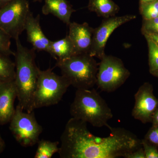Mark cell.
<instances>
[{
    "label": "cell",
    "instance_id": "cell-5",
    "mask_svg": "<svg viewBox=\"0 0 158 158\" xmlns=\"http://www.w3.org/2000/svg\"><path fill=\"white\" fill-rule=\"evenodd\" d=\"M70 86L68 79L55 73L52 69L40 70L34 93V110L57 104Z\"/></svg>",
    "mask_w": 158,
    "mask_h": 158
},
{
    "label": "cell",
    "instance_id": "cell-9",
    "mask_svg": "<svg viewBox=\"0 0 158 158\" xmlns=\"http://www.w3.org/2000/svg\"><path fill=\"white\" fill-rule=\"evenodd\" d=\"M136 18L135 15L105 18L99 27L94 29L89 55L101 60L106 55V44L111 34L118 27Z\"/></svg>",
    "mask_w": 158,
    "mask_h": 158
},
{
    "label": "cell",
    "instance_id": "cell-12",
    "mask_svg": "<svg viewBox=\"0 0 158 158\" xmlns=\"http://www.w3.org/2000/svg\"><path fill=\"white\" fill-rule=\"evenodd\" d=\"M17 92L14 81L0 82V124L10 122L14 115Z\"/></svg>",
    "mask_w": 158,
    "mask_h": 158
},
{
    "label": "cell",
    "instance_id": "cell-8",
    "mask_svg": "<svg viewBox=\"0 0 158 158\" xmlns=\"http://www.w3.org/2000/svg\"><path fill=\"white\" fill-rule=\"evenodd\" d=\"M31 12L27 0H12L0 8V28L15 40L25 31Z\"/></svg>",
    "mask_w": 158,
    "mask_h": 158
},
{
    "label": "cell",
    "instance_id": "cell-21",
    "mask_svg": "<svg viewBox=\"0 0 158 158\" xmlns=\"http://www.w3.org/2000/svg\"><path fill=\"white\" fill-rule=\"evenodd\" d=\"M11 37L0 28V54L9 56H15L11 49Z\"/></svg>",
    "mask_w": 158,
    "mask_h": 158
},
{
    "label": "cell",
    "instance_id": "cell-24",
    "mask_svg": "<svg viewBox=\"0 0 158 158\" xmlns=\"http://www.w3.org/2000/svg\"><path fill=\"white\" fill-rule=\"evenodd\" d=\"M158 26V17L149 20H143L141 32Z\"/></svg>",
    "mask_w": 158,
    "mask_h": 158
},
{
    "label": "cell",
    "instance_id": "cell-32",
    "mask_svg": "<svg viewBox=\"0 0 158 158\" xmlns=\"http://www.w3.org/2000/svg\"><path fill=\"white\" fill-rule=\"evenodd\" d=\"M151 73L152 75H153L154 76L157 77L158 78V70L153 72Z\"/></svg>",
    "mask_w": 158,
    "mask_h": 158
},
{
    "label": "cell",
    "instance_id": "cell-19",
    "mask_svg": "<svg viewBox=\"0 0 158 158\" xmlns=\"http://www.w3.org/2000/svg\"><path fill=\"white\" fill-rule=\"evenodd\" d=\"M144 36L148 45L149 70L151 73L158 70V47L149 37Z\"/></svg>",
    "mask_w": 158,
    "mask_h": 158
},
{
    "label": "cell",
    "instance_id": "cell-23",
    "mask_svg": "<svg viewBox=\"0 0 158 158\" xmlns=\"http://www.w3.org/2000/svg\"><path fill=\"white\" fill-rule=\"evenodd\" d=\"M144 139L151 144L158 148V126H153L148 131Z\"/></svg>",
    "mask_w": 158,
    "mask_h": 158
},
{
    "label": "cell",
    "instance_id": "cell-25",
    "mask_svg": "<svg viewBox=\"0 0 158 158\" xmlns=\"http://www.w3.org/2000/svg\"><path fill=\"white\" fill-rule=\"evenodd\" d=\"M125 158H145L144 149L142 146L135 151L129 154Z\"/></svg>",
    "mask_w": 158,
    "mask_h": 158
},
{
    "label": "cell",
    "instance_id": "cell-20",
    "mask_svg": "<svg viewBox=\"0 0 158 158\" xmlns=\"http://www.w3.org/2000/svg\"><path fill=\"white\" fill-rule=\"evenodd\" d=\"M140 14L143 20H149L158 17V0L140 6Z\"/></svg>",
    "mask_w": 158,
    "mask_h": 158
},
{
    "label": "cell",
    "instance_id": "cell-26",
    "mask_svg": "<svg viewBox=\"0 0 158 158\" xmlns=\"http://www.w3.org/2000/svg\"><path fill=\"white\" fill-rule=\"evenodd\" d=\"M144 36H146L152 40L158 47V34L153 33H146L144 34Z\"/></svg>",
    "mask_w": 158,
    "mask_h": 158
},
{
    "label": "cell",
    "instance_id": "cell-16",
    "mask_svg": "<svg viewBox=\"0 0 158 158\" xmlns=\"http://www.w3.org/2000/svg\"><path fill=\"white\" fill-rule=\"evenodd\" d=\"M88 8L98 16L105 19L115 16L120 9L113 0H89Z\"/></svg>",
    "mask_w": 158,
    "mask_h": 158
},
{
    "label": "cell",
    "instance_id": "cell-13",
    "mask_svg": "<svg viewBox=\"0 0 158 158\" xmlns=\"http://www.w3.org/2000/svg\"><path fill=\"white\" fill-rule=\"evenodd\" d=\"M25 30L27 32V41L32 44L34 50L48 52L51 40L46 37L41 29L39 15L34 17L31 11L27 19Z\"/></svg>",
    "mask_w": 158,
    "mask_h": 158
},
{
    "label": "cell",
    "instance_id": "cell-11",
    "mask_svg": "<svg viewBox=\"0 0 158 158\" xmlns=\"http://www.w3.org/2000/svg\"><path fill=\"white\" fill-rule=\"evenodd\" d=\"M68 36L77 54L90 53L94 29L87 23L80 24L71 22L68 25Z\"/></svg>",
    "mask_w": 158,
    "mask_h": 158
},
{
    "label": "cell",
    "instance_id": "cell-33",
    "mask_svg": "<svg viewBox=\"0 0 158 158\" xmlns=\"http://www.w3.org/2000/svg\"><path fill=\"white\" fill-rule=\"evenodd\" d=\"M42 1V0H34V2H40V1Z\"/></svg>",
    "mask_w": 158,
    "mask_h": 158
},
{
    "label": "cell",
    "instance_id": "cell-22",
    "mask_svg": "<svg viewBox=\"0 0 158 158\" xmlns=\"http://www.w3.org/2000/svg\"><path fill=\"white\" fill-rule=\"evenodd\" d=\"M145 158H158V148L151 144L144 139L141 140Z\"/></svg>",
    "mask_w": 158,
    "mask_h": 158
},
{
    "label": "cell",
    "instance_id": "cell-6",
    "mask_svg": "<svg viewBox=\"0 0 158 158\" xmlns=\"http://www.w3.org/2000/svg\"><path fill=\"white\" fill-rule=\"evenodd\" d=\"M130 75L121 59L106 55L99 63L96 85L102 91L113 92L123 85Z\"/></svg>",
    "mask_w": 158,
    "mask_h": 158
},
{
    "label": "cell",
    "instance_id": "cell-2",
    "mask_svg": "<svg viewBox=\"0 0 158 158\" xmlns=\"http://www.w3.org/2000/svg\"><path fill=\"white\" fill-rule=\"evenodd\" d=\"M15 84L18 106L28 113L34 111L33 101L39 71L35 61L34 49H29L22 44L19 38L15 40Z\"/></svg>",
    "mask_w": 158,
    "mask_h": 158
},
{
    "label": "cell",
    "instance_id": "cell-30",
    "mask_svg": "<svg viewBox=\"0 0 158 158\" xmlns=\"http://www.w3.org/2000/svg\"><path fill=\"white\" fill-rule=\"evenodd\" d=\"M12 0H0V8L8 4Z\"/></svg>",
    "mask_w": 158,
    "mask_h": 158
},
{
    "label": "cell",
    "instance_id": "cell-28",
    "mask_svg": "<svg viewBox=\"0 0 158 158\" xmlns=\"http://www.w3.org/2000/svg\"><path fill=\"white\" fill-rule=\"evenodd\" d=\"M141 32L143 34H146V33H153V34H158V26L151 28L146 31H142Z\"/></svg>",
    "mask_w": 158,
    "mask_h": 158
},
{
    "label": "cell",
    "instance_id": "cell-1",
    "mask_svg": "<svg viewBox=\"0 0 158 158\" xmlns=\"http://www.w3.org/2000/svg\"><path fill=\"white\" fill-rule=\"evenodd\" d=\"M110 135L97 137L87 127V123L72 117L65 125L58 152L61 158L125 157L142 147L141 140L121 127L110 128Z\"/></svg>",
    "mask_w": 158,
    "mask_h": 158
},
{
    "label": "cell",
    "instance_id": "cell-4",
    "mask_svg": "<svg viewBox=\"0 0 158 158\" xmlns=\"http://www.w3.org/2000/svg\"><path fill=\"white\" fill-rule=\"evenodd\" d=\"M99 63L88 54L74 55L64 60L56 61V66L62 75L77 89H89L96 85Z\"/></svg>",
    "mask_w": 158,
    "mask_h": 158
},
{
    "label": "cell",
    "instance_id": "cell-7",
    "mask_svg": "<svg viewBox=\"0 0 158 158\" xmlns=\"http://www.w3.org/2000/svg\"><path fill=\"white\" fill-rule=\"evenodd\" d=\"M10 123V131L22 146L31 147L39 141L43 128L37 122L34 112L28 113L18 105Z\"/></svg>",
    "mask_w": 158,
    "mask_h": 158
},
{
    "label": "cell",
    "instance_id": "cell-17",
    "mask_svg": "<svg viewBox=\"0 0 158 158\" xmlns=\"http://www.w3.org/2000/svg\"><path fill=\"white\" fill-rule=\"evenodd\" d=\"M9 57L0 54V82L14 81L15 63Z\"/></svg>",
    "mask_w": 158,
    "mask_h": 158
},
{
    "label": "cell",
    "instance_id": "cell-18",
    "mask_svg": "<svg viewBox=\"0 0 158 158\" xmlns=\"http://www.w3.org/2000/svg\"><path fill=\"white\" fill-rule=\"evenodd\" d=\"M35 158H51L59 151V141H52L42 139L39 140Z\"/></svg>",
    "mask_w": 158,
    "mask_h": 158
},
{
    "label": "cell",
    "instance_id": "cell-15",
    "mask_svg": "<svg viewBox=\"0 0 158 158\" xmlns=\"http://www.w3.org/2000/svg\"><path fill=\"white\" fill-rule=\"evenodd\" d=\"M48 53L56 61L68 59L77 53L68 35L56 41H51Z\"/></svg>",
    "mask_w": 158,
    "mask_h": 158
},
{
    "label": "cell",
    "instance_id": "cell-10",
    "mask_svg": "<svg viewBox=\"0 0 158 158\" xmlns=\"http://www.w3.org/2000/svg\"><path fill=\"white\" fill-rule=\"evenodd\" d=\"M135 98L133 117L143 123H151L153 115L158 108V99L154 94L152 85L144 83L135 94Z\"/></svg>",
    "mask_w": 158,
    "mask_h": 158
},
{
    "label": "cell",
    "instance_id": "cell-31",
    "mask_svg": "<svg viewBox=\"0 0 158 158\" xmlns=\"http://www.w3.org/2000/svg\"><path fill=\"white\" fill-rule=\"evenodd\" d=\"M155 1H156V0H140V6L148 4V3L152 2Z\"/></svg>",
    "mask_w": 158,
    "mask_h": 158
},
{
    "label": "cell",
    "instance_id": "cell-27",
    "mask_svg": "<svg viewBox=\"0 0 158 158\" xmlns=\"http://www.w3.org/2000/svg\"><path fill=\"white\" fill-rule=\"evenodd\" d=\"M151 123L153 126H158V108L153 115Z\"/></svg>",
    "mask_w": 158,
    "mask_h": 158
},
{
    "label": "cell",
    "instance_id": "cell-3",
    "mask_svg": "<svg viewBox=\"0 0 158 158\" xmlns=\"http://www.w3.org/2000/svg\"><path fill=\"white\" fill-rule=\"evenodd\" d=\"M71 116L97 127H111L108 122L113 118L112 110L95 89H77L70 106Z\"/></svg>",
    "mask_w": 158,
    "mask_h": 158
},
{
    "label": "cell",
    "instance_id": "cell-14",
    "mask_svg": "<svg viewBox=\"0 0 158 158\" xmlns=\"http://www.w3.org/2000/svg\"><path fill=\"white\" fill-rule=\"evenodd\" d=\"M76 11L66 0H44L42 12L43 14H52L67 26L70 24L72 14Z\"/></svg>",
    "mask_w": 158,
    "mask_h": 158
},
{
    "label": "cell",
    "instance_id": "cell-29",
    "mask_svg": "<svg viewBox=\"0 0 158 158\" xmlns=\"http://www.w3.org/2000/svg\"><path fill=\"white\" fill-rule=\"evenodd\" d=\"M5 148V142H4V140H3L2 138L1 135H0V154L4 151Z\"/></svg>",
    "mask_w": 158,
    "mask_h": 158
}]
</instances>
